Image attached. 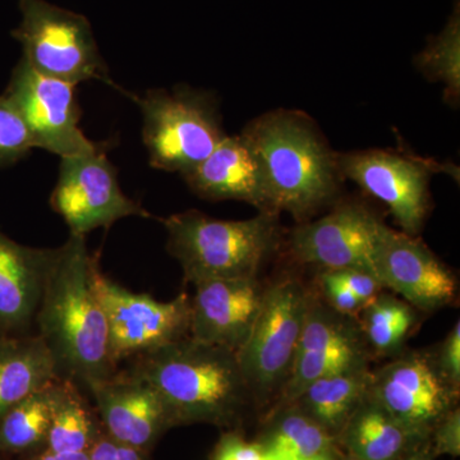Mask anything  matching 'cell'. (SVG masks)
<instances>
[{"label": "cell", "instance_id": "obj_1", "mask_svg": "<svg viewBox=\"0 0 460 460\" xmlns=\"http://www.w3.org/2000/svg\"><path fill=\"white\" fill-rule=\"evenodd\" d=\"M95 261L86 237L69 235L58 247L35 319V332L47 345L58 377L86 393L119 371L111 357L107 317L93 288Z\"/></svg>", "mask_w": 460, "mask_h": 460}, {"label": "cell", "instance_id": "obj_2", "mask_svg": "<svg viewBox=\"0 0 460 460\" xmlns=\"http://www.w3.org/2000/svg\"><path fill=\"white\" fill-rule=\"evenodd\" d=\"M241 135L261 166L272 213L287 211L304 220L337 196V154L304 115L271 111Z\"/></svg>", "mask_w": 460, "mask_h": 460}, {"label": "cell", "instance_id": "obj_3", "mask_svg": "<svg viewBox=\"0 0 460 460\" xmlns=\"http://www.w3.org/2000/svg\"><path fill=\"white\" fill-rule=\"evenodd\" d=\"M150 384L177 422H230L251 395L237 353L190 337L129 359L124 368Z\"/></svg>", "mask_w": 460, "mask_h": 460}, {"label": "cell", "instance_id": "obj_4", "mask_svg": "<svg viewBox=\"0 0 460 460\" xmlns=\"http://www.w3.org/2000/svg\"><path fill=\"white\" fill-rule=\"evenodd\" d=\"M166 250L183 270L184 280L250 279L278 243V214L252 219L220 220L189 210L162 219Z\"/></svg>", "mask_w": 460, "mask_h": 460}, {"label": "cell", "instance_id": "obj_5", "mask_svg": "<svg viewBox=\"0 0 460 460\" xmlns=\"http://www.w3.org/2000/svg\"><path fill=\"white\" fill-rule=\"evenodd\" d=\"M141 109L148 164L181 177L213 153L226 133L213 93L178 84L172 90L126 93Z\"/></svg>", "mask_w": 460, "mask_h": 460}, {"label": "cell", "instance_id": "obj_6", "mask_svg": "<svg viewBox=\"0 0 460 460\" xmlns=\"http://www.w3.org/2000/svg\"><path fill=\"white\" fill-rule=\"evenodd\" d=\"M18 7L22 17L12 36L33 69L75 86L100 81L117 87L86 17L47 0H18Z\"/></svg>", "mask_w": 460, "mask_h": 460}, {"label": "cell", "instance_id": "obj_7", "mask_svg": "<svg viewBox=\"0 0 460 460\" xmlns=\"http://www.w3.org/2000/svg\"><path fill=\"white\" fill-rule=\"evenodd\" d=\"M311 301L313 296L296 279L263 289L255 323L237 352L251 394H270L286 385Z\"/></svg>", "mask_w": 460, "mask_h": 460}, {"label": "cell", "instance_id": "obj_8", "mask_svg": "<svg viewBox=\"0 0 460 460\" xmlns=\"http://www.w3.org/2000/svg\"><path fill=\"white\" fill-rule=\"evenodd\" d=\"M93 288L107 317L109 350L115 365L190 337V296L183 292L160 302L133 293L93 265Z\"/></svg>", "mask_w": 460, "mask_h": 460}, {"label": "cell", "instance_id": "obj_9", "mask_svg": "<svg viewBox=\"0 0 460 460\" xmlns=\"http://www.w3.org/2000/svg\"><path fill=\"white\" fill-rule=\"evenodd\" d=\"M50 206L65 220L71 234L83 237L124 217H150L147 210L120 189L117 168L108 159L104 144L91 153L60 157Z\"/></svg>", "mask_w": 460, "mask_h": 460}, {"label": "cell", "instance_id": "obj_10", "mask_svg": "<svg viewBox=\"0 0 460 460\" xmlns=\"http://www.w3.org/2000/svg\"><path fill=\"white\" fill-rule=\"evenodd\" d=\"M3 96L25 124L33 148L65 157L91 153L102 145L80 128L75 84L40 74L23 58L12 71Z\"/></svg>", "mask_w": 460, "mask_h": 460}, {"label": "cell", "instance_id": "obj_11", "mask_svg": "<svg viewBox=\"0 0 460 460\" xmlns=\"http://www.w3.org/2000/svg\"><path fill=\"white\" fill-rule=\"evenodd\" d=\"M339 172L389 208L402 232L414 235L428 217L429 166L386 150L337 154Z\"/></svg>", "mask_w": 460, "mask_h": 460}, {"label": "cell", "instance_id": "obj_12", "mask_svg": "<svg viewBox=\"0 0 460 460\" xmlns=\"http://www.w3.org/2000/svg\"><path fill=\"white\" fill-rule=\"evenodd\" d=\"M368 392L398 422L420 435L452 410L456 390L441 375L435 357L411 352L371 372Z\"/></svg>", "mask_w": 460, "mask_h": 460}, {"label": "cell", "instance_id": "obj_13", "mask_svg": "<svg viewBox=\"0 0 460 460\" xmlns=\"http://www.w3.org/2000/svg\"><path fill=\"white\" fill-rule=\"evenodd\" d=\"M372 268L381 286L420 310L434 311L456 298L458 283L452 271L419 239L383 222L378 226Z\"/></svg>", "mask_w": 460, "mask_h": 460}, {"label": "cell", "instance_id": "obj_14", "mask_svg": "<svg viewBox=\"0 0 460 460\" xmlns=\"http://www.w3.org/2000/svg\"><path fill=\"white\" fill-rule=\"evenodd\" d=\"M380 224L365 206L341 204L326 217L296 226L290 234V250L299 261L323 270L352 269L374 275L372 256Z\"/></svg>", "mask_w": 460, "mask_h": 460}, {"label": "cell", "instance_id": "obj_15", "mask_svg": "<svg viewBox=\"0 0 460 460\" xmlns=\"http://www.w3.org/2000/svg\"><path fill=\"white\" fill-rule=\"evenodd\" d=\"M190 338L237 353L252 329L263 289L256 278L208 279L192 284Z\"/></svg>", "mask_w": 460, "mask_h": 460}, {"label": "cell", "instance_id": "obj_16", "mask_svg": "<svg viewBox=\"0 0 460 460\" xmlns=\"http://www.w3.org/2000/svg\"><path fill=\"white\" fill-rule=\"evenodd\" d=\"M89 394L109 438L136 449L145 452L174 423L156 390L124 370L91 387Z\"/></svg>", "mask_w": 460, "mask_h": 460}, {"label": "cell", "instance_id": "obj_17", "mask_svg": "<svg viewBox=\"0 0 460 460\" xmlns=\"http://www.w3.org/2000/svg\"><path fill=\"white\" fill-rule=\"evenodd\" d=\"M57 248L18 243L0 230V339L36 334L35 319Z\"/></svg>", "mask_w": 460, "mask_h": 460}, {"label": "cell", "instance_id": "obj_18", "mask_svg": "<svg viewBox=\"0 0 460 460\" xmlns=\"http://www.w3.org/2000/svg\"><path fill=\"white\" fill-rule=\"evenodd\" d=\"M183 178L199 198L235 199L255 206L261 213H272L261 166L242 135H226L213 153Z\"/></svg>", "mask_w": 460, "mask_h": 460}, {"label": "cell", "instance_id": "obj_19", "mask_svg": "<svg viewBox=\"0 0 460 460\" xmlns=\"http://www.w3.org/2000/svg\"><path fill=\"white\" fill-rule=\"evenodd\" d=\"M58 378L49 350L38 334L0 339V420Z\"/></svg>", "mask_w": 460, "mask_h": 460}, {"label": "cell", "instance_id": "obj_20", "mask_svg": "<svg viewBox=\"0 0 460 460\" xmlns=\"http://www.w3.org/2000/svg\"><path fill=\"white\" fill-rule=\"evenodd\" d=\"M341 432L354 460H401L411 438L416 436L398 422L370 392Z\"/></svg>", "mask_w": 460, "mask_h": 460}, {"label": "cell", "instance_id": "obj_21", "mask_svg": "<svg viewBox=\"0 0 460 460\" xmlns=\"http://www.w3.org/2000/svg\"><path fill=\"white\" fill-rule=\"evenodd\" d=\"M370 377L367 362L353 366L339 374L314 381L292 404L319 422L330 434L341 431L367 394Z\"/></svg>", "mask_w": 460, "mask_h": 460}, {"label": "cell", "instance_id": "obj_22", "mask_svg": "<svg viewBox=\"0 0 460 460\" xmlns=\"http://www.w3.org/2000/svg\"><path fill=\"white\" fill-rule=\"evenodd\" d=\"M60 380L36 390L0 420V456L32 452L47 445L51 419L59 395Z\"/></svg>", "mask_w": 460, "mask_h": 460}, {"label": "cell", "instance_id": "obj_23", "mask_svg": "<svg viewBox=\"0 0 460 460\" xmlns=\"http://www.w3.org/2000/svg\"><path fill=\"white\" fill-rule=\"evenodd\" d=\"M95 420L83 390L68 380H60L59 395L47 438V450L53 453H89L95 443Z\"/></svg>", "mask_w": 460, "mask_h": 460}, {"label": "cell", "instance_id": "obj_24", "mask_svg": "<svg viewBox=\"0 0 460 460\" xmlns=\"http://www.w3.org/2000/svg\"><path fill=\"white\" fill-rule=\"evenodd\" d=\"M332 436L299 408L284 414L261 445L266 460H307L329 453Z\"/></svg>", "mask_w": 460, "mask_h": 460}, {"label": "cell", "instance_id": "obj_25", "mask_svg": "<svg viewBox=\"0 0 460 460\" xmlns=\"http://www.w3.org/2000/svg\"><path fill=\"white\" fill-rule=\"evenodd\" d=\"M363 311V330L372 349L381 356L398 352L416 321L411 305L394 296H377Z\"/></svg>", "mask_w": 460, "mask_h": 460}, {"label": "cell", "instance_id": "obj_26", "mask_svg": "<svg viewBox=\"0 0 460 460\" xmlns=\"http://www.w3.org/2000/svg\"><path fill=\"white\" fill-rule=\"evenodd\" d=\"M458 21H453L447 31L417 58L420 72L435 83L447 86V100L459 102L460 51Z\"/></svg>", "mask_w": 460, "mask_h": 460}, {"label": "cell", "instance_id": "obj_27", "mask_svg": "<svg viewBox=\"0 0 460 460\" xmlns=\"http://www.w3.org/2000/svg\"><path fill=\"white\" fill-rule=\"evenodd\" d=\"M33 148L31 138L20 115L4 96L0 95V168L16 164Z\"/></svg>", "mask_w": 460, "mask_h": 460}, {"label": "cell", "instance_id": "obj_28", "mask_svg": "<svg viewBox=\"0 0 460 460\" xmlns=\"http://www.w3.org/2000/svg\"><path fill=\"white\" fill-rule=\"evenodd\" d=\"M321 287L332 310L343 316H356L365 310V305L350 292L337 272L323 270L320 275Z\"/></svg>", "mask_w": 460, "mask_h": 460}, {"label": "cell", "instance_id": "obj_29", "mask_svg": "<svg viewBox=\"0 0 460 460\" xmlns=\"http://www.w3.org/2000/svg\"><path fill=\"white\" fill-rule=\"evenodd\" d=\"M436 365L449 385L459 392L460 385V323L450 330L440 350L435 356Z\"/></svg>", "mask_w": 460, "mask_h": 460}, {"label": "cell", "instance_id": "obj_30", "mask_svg": "<svg viewBox=\"0 0 460 460\" xmlns=\"http://www.w3.org/2000/svg\"><path fill=\"white\" fill-rule=\"evenodd\" d=\"M435 432V454L459 456L460 453V411L452 408L438 420Z\"/></svg>", "mask_w": 460, "mask_h": 460}, {"label": "cell", "instance_id": "obj_31", "mask_svg": "<svg viewBox=\"0 0 460 460\" xmlns=\"http://www.w3.org/2000/svg\"><path fill=\"white\" fill-rule=\"evenodd\" d=\"M338 277L344 281L345 286L349 288L363 305H368L380 296L381 286L380 281L367 271L352 270H337Z\"/></svg>", "mask_w": 460, "mask_h": 460}, {"label": "cell", "instance_id": "obj_32", "mask_svg": "<svg viewBox=\"0 0 460 460\" xmlns=\"http://www.w3.org/2000/svg\"><path fill=\"white\" fill-rule=\"evenodd\" d=\"M90 460H147L144 450L123 445L102 435L89 450Z\"/></svg>", "mask_w": 460, "mask_h": 460}, {"label": "cell", "instance_id": "obj_33", "mask_svg": "<svg viewBox=\"0 0 460 460\" xmlns=\"http://www.w3.org/2000/svg\"><path fill=\"white\" fill-rule=\"evenodd\" d=\"M215 460H266L261 445L248 443L235 435H226L217 449Z\"/></svg>", "mask_w": 460, "mask_h": 460}, {"label": "cell", "instance_id": "obj_34", "mask_svg": "<svg viewBox=\"0 0 460 460\" xmlns=\"http://www.w3.org/2000/svg\"><path fill=\"white\" fill-rule=\"evenodd\" d=\"M31 460H90L89 453H53L47 450Z\"/></svg>", "mask_w": 460, "mask_h": 460}, {"label": "cell", "instance_id": "obj_35", "mask_svg": "<svg viewBox=\"0 0 460 460\" xmlns=\"http://www.w3.org/2000/svg\"><path fill=\"white\" fill-rule=\"evenodd\" d=\"M401 460H431L426 452H416L411 453L410 456H405L404 459Z\"/></svg>", "mask_w": 460, "mask_h": 460}, {"label": "cell", "instance_id": "obj_36", "mask_svg": "<svg viewBox=\"0 0 460 460\" xmlns=\"http://www.w3.org/2000/svg\"><path fill=\"white\" fill-rule=\"evenodd\" d=\"M307 460H332V456H330L329 453L320 454V456H314V458Z\"/></svg>", "mask_w": 460, "mask_h": 460}, {"label": "cell", "instance_id": "obj_37", "mask_svg": "<svg viewBox=\"0 0 460 460\" xmlns=\"http://www.w3.org/2000/svg\"><path fill=\"white\" fill-rule=\"evenodd\" d=\"M0 460H7V458H5V456H0Z\"/></svg>", "mask_w": 460, "mask_h": 460}]
</instances>
